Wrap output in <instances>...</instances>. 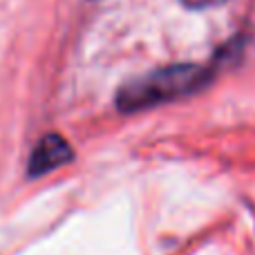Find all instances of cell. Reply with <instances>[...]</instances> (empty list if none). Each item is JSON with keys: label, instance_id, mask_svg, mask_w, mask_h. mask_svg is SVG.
<instances>
[{"label": "cell", "instance_id": "obj_1", "mask_svg": "<svg viewBox=\"0 0 255 255\" xmlns=\"http://www.w3.org/2000/svg\"><path fill=\"white\" fill-rule=\"evenodd\" d=\"M208 81H211V70L206 65L177 63V65L157 67L121 85L115 103L121 112L150 110L199 92L206 88Z\"/></svg>", "mask_w": 255, "mask_h": 255}, {"label": "cell", "instance_id": "obj_2", "mask_svg": "<svg viewBox=\"0 0 255 255\" xmlns=\"http://www.w3.org/2000/svg\"><path fill=\"white\" fill-rule=\"evenodd\" d=\"M74 152H72V145L63 139L56 132H49V134L40 136V141L34 145L29 154V161H27V175L29 177H43L47 172L56 170V168L65 166L72 161Z\"/></svg>", "mask_w": 255, "mask_h": 255}, {"label": "cell", "instance_id": "obj_3", "mask_svg": "<svg viewBox=\"0 0 255 255\" xmlns=\"http://www.w3.org/2000/svg\"><path fill=\"white\" fill-rule=\"evenodd\" d=\"M181 4L190 9H208V7H217V4H224L226 0H179Z\"/></svg>", "mask_w": 255, "mask_h": 255}]
</instances>
